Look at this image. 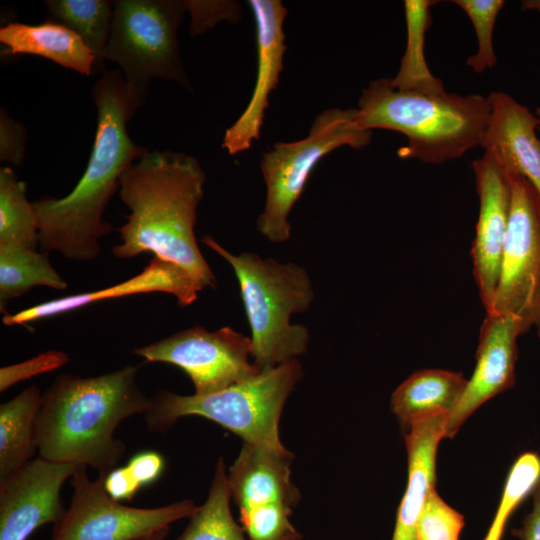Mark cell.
Here are the masks:
<instances>
[{
    "label": "cell",
    "instance_id": "cell-1",
    "mask_svg": "<svg viewBox=\"0 0 540 540\" xmlns=\"http://www.w3.org/2000/svg\"><path fill=\"white\" fill-rule=\"evenodd\" d=\"M97 127L86 169L65 197L33 202L39 219L40 247L87 262L100 252V239L112 231L105 208L120 188L122 174L149 150L128 135L127 123L142 106L119 69L104 70L92 88Z\"/></svg>",
    "mask_w": 540,
    "mask_h": 540
},
{
    "label": "cell",
    "instance_id": "cell-2",
    "mask_svg": "<svg viewBox=\"0 0 540 540\" xmlns=\"http://www.w3.org/2000/svg\"><path fill=\"white\" fill-rule=\"evenodd\" d=\"M205 173L198 160L181 152L148 151L121 176L119 196L130 213L112 253L132 258L145 252L174 263L204 288L216 278L198 247L194 228L203 198Z\"/></svg>",
    "mask_w": 540,
    "mask_h": 540
},
{
    "label": "cell",
    "instance_id": "cell-3",
    "mask_svg": "<svg viewBox=\"0 0 540 540\" xmlns=\"http://www.w3.org/2000/svg\"><path fill=\"white\" fill-rule=\"evenodd\" d=\"M131 365L95 377L59 375L42 395L35 426L39 456L57 463L85 465L106 477L125 453L114 437L118 425L151 407Z\"/></svg>",
    "mask_w": 540,
    "mask_h": 540
},
{
    "label": "cell",
    "instance_id": "cell-4",
    "mask_svg": "<svg viewBox=\"0 0 540 540\" xmlns=\"http://www.w3.org/2000/svg\"><path fill=\"white\" fill-rule=\"evenodd\" d=\"M490 109L480 94L400 90L381 78L363 90L351 126L401 133L407 144L399 158L439 165L480 146Z\"/></svg>",
    "mask_w": 540,
    "mask_h": 540
},
{
    "label": "cell",
    "instance_id": "cell-5",
    "mask_svg": "<svg viewBox=\"0 0 540 540\" xmlns=\"http://www.w3.org/2000/svg\"><path fill=\"white\" fill-rule=\"evenodd\" d=\"M202 242L231 265L240 287L251 330V357L260 370L272 369L305 353L308 329L291 324L294 313L306 311L314 292L307 271L255 253L234 255L211 236Z\"/></svg>",
    "mask_w": 540,
    "mask_h": 540
},
{
    "label": "cell",
    "instance_id": "cell-6",
    "mask_svg": "<svg viewBox=\"0 0 540 540\" xmlns=\"http://www.w3.org/2000/svg\"><path fill=\"white\" fill-rule=\"evenodd\" d=\"M301 377V363L292 359L207 395L185 396L162 390L150 398L151 407L144 418L150 431L166 432L181 417L202 416L246 443L284 451L279 420L288 396Z\"/></svg>",
    "mask_w": 540,
    "mask_h": 540
},
{
    "label": "cell",
    "instance_id": "cell-7",
    "mask_svg": "<svg viewBox=\"0 0 540 540\" xmlns=\"http://www.w3.org/2000/svg\"><path fill=\"white\" fill-rule=\"evenodd\" d=\"M185 10L184 1L177 0L114 1L104 60L119 66L141 104L154 78L189 87L177 41Z\"/></svg>",
    "mask_w": 540,
    "mask_h": 540
},
{
    "label": "cell",
    "instance_id": "cell-8",
    "mask_svg": "<svg viewBox=\"0 0 540 540\" xmlns=\"http://www.w3.org/2000/svg\"><path fill=\"white\" fill-rule=\"evenodd\" d=\"M356 108H330L314 119L309 134L298 141L278 142L260 161L267 195L263 212L257 220L259 232L269 241L289 239L288 216L301 196L317 163L342 146L362 149L369 145L372 131L351 126Z\"/></svg>",
    "mask_w": 540,
    "mask_h": 540
},
{
    "label": "cell",
    "instance_id": "cell-9",
    "mask_svg": "<svg viewBox=\"0 0 540 540\" xmlns=\"http://www.w3.org/2000/svg\"><path fill=\"white\" fill-rule=\"evenodd\" d=\"M507 175L512 193L509 225L488 312L516 316L526 333L540 327V195L524 177Z\"/></svg>",
    "mask_w": 540,
    "mask_h": 540
},
{
    "label": "cell",
    "instance_id": "cell-10",
    "mask_svg": "<svg viewBox=\"0 0 540 540\" xmlns=\"http://www.w3.org/2000/svg\"><path fill=\"white\" fill-rule=\"evenodd\" d=\"M86 467L79 465L71 476L72 500L51 540H138L189 518L198 507L191 500L158 508L123 505L105 490V477L90 480Z\"/></svg>",
    "mask_w": 540,
    "mask_h": 540
},
{
    "label": "cell",
    "instance_id": "cell-11",
    "mask_svg": "<svg viewBox=\"0 0 540 540\" xmlns=\"http://www.w3.org/2000/svg\"><path fill=\"white\" fill-rule=\"evenodd\" d=\"M132 353L179 367L192 380L196 395L224 390L262 372L249 362L251 339L228 326L216 331L193 326Z\"/></svg>",
    "mask_w": 540,
    "mask_h": 540
},
{
    "label": "cell",
    "instance_id": "cell-12",
    "mask_svg": "<svg viewBox=\"0 0 540 540\" xmlns=\"http://www.w3.org/2000/svg\"><path fill=\"white\" fill-rule=\"evenodd\" d=\"M78 466L38 456L1 479L0 540H27L38 527L57 523L66 511L62 486Z\"/></svg>",
    "mask_w": 540,
    "mask_h": 540
},
{
    "label": "cell",
    "instance_id": "cell-13",
    "mask_svg": "<svg viewBox=\"0 0 540 540\" xmlns=\"http://www.w3.org/2000/svg\"><path fill=\"white\" fill-rule=\"evenodd\" d=\"M479 214L472 242L473 274L488 312L498 286L511 208V185L496 157L484 151L472 162Z\"/></svg>",
    "mask_w": 540,
    "mask_h": 540
},
{
    "label": "cell",
    "instance_id": "cell-14",
    "mask_svg": "<svg viewBox=\"0 0 540 540\" xmlns=\"http://www.w3.org/2000/svg\"><path fill=\"white\" fill-rule=\"evenodd\" d=\"M521 334H524L523 325L516 316L486 313L480 328L473 375L448 416L444 438H453L478 407L514 385L517 339Z\"/></svg>",
    "mask_w": 540,
    "mask_h": 540
},
{
    "label": "cell",
    "instance_id": "cell-15",
    "mask_svg": "<svg viewBox=\"0 0 540 540\" xmlns=\"http://www.w3.org/2000/svg\"><path fill=\"white\" fill-rule=\"evenodd\" d=\"M256 26L257 73L250 101L226 131L222 147L234 155L248 150L260 137L269 96L279 82L286 50L283 24L287 9L280 0H249Z\"/></svg>",
    "mask_w": 540,
    "mask_h": 540
},
{
    "label": "cell",
    "instance_id": "cell-16",
    "mask_svg": "<svg viewBox=\"0 0 540 540\" xmlns=\"http://www.w3.org/2000/svg\"><path fill=\"white\" fill-rule=\"evenodd\" d=\"M201 290L203 287L199 282L183 268L154 256L139 274L126 281L96 291L49 300L14 314L5 313L2 322L6 326L26 325L107 299L156 292L175 296L179 305L185 307L197 300Z\"/></svg>",
    "mask_w": 540,
    "mask_h": 540
},
{
    "label": "cell",
    "instance_id": "cell-17",
    "mask_svg": "<svg viewBox=\"0 0 540 540\" xmlns=\"http://www.w3.org/2000/svg\"><path fill=\"white\" fill-rule=\"evenodd\" d=\"M487 97L491 109L480 147L491 152L506 173L527 179L540 195V119L506 92Z\"/></svg>",
    "mask_w": 540,
    "mask_h": 540
},
{
    "label": "cell",
    "instance_id": "cell-18",
    "mask_svg": "<svg viewBox=\"0 0 540 540\" xmlns=\"http://www.w3.org/2000/svg\"><path fill=\"white\" fill-rule=\"evenodd\" d=\"M294 455L244 442L227 474L231 499L240 513L267 504L293 508L300 493L290 479Z\"/></svg>",
    "mask_w": 540,
    "mask_h": 540
},
{
    "label": "cell",
    "instance_id": "cell-19",
    "mask_svg": "<svg viewBox=\"0 0 540 540\" xmlns=\"http://www.w3.org/2000/svg\"><path fill=\"white\" fill-rule=\"evenodd\" d=\"M449 414L415 421L405 434L408 483L397 510L392 540H417L416 529L429 493L435 489L436 453Z\"/></svg>",
    "mask_w": 540,
    "mask_h": 540
},
{
    "label": "cell",
    "instance_id": "cell-20",
    "mask_svg": "<svg viewBox=\"0 0 540 540\" xmlns=\"http://www.w3.org/2000/svg\"><path fill=\"white\" fill-rule=\"evenodd\" d=\"M0 42L4 54L37 55L82 75L94 74V53L79 35L51 18L38 25L10 22L0 28Z\"/></svg>",
    "mask_w": 540,
    "mask_h": 540
},
{
    "label": "cell",
    "instance_id": "cell-21",
    "mask_svg": "<svg viewBox=\"0 0 540 540\" xmlns=\"http://www.w3.org/2000/svg\"><path fill=\"white\" fill-rule=\"evenodd\" d=\"M467 381L460 373L425 369L412 374L391 396V409L406 430L417 420L450 413L461 399Z\"/></svg>",
    "mask_w": 540,
    "mask_h": 540
},
{
    "label": "cell",
    "instance_id": "cell-22",
    "mask_svg": "<svg viewBox=\"0 0 540 540\" xmlns=\"http://www.w3.org/2000/svg\"><path fill=\"white\" fill-rule=\"evenodd\" d=\"M42 401L31 385L0 406V480L17 471L38 452L35 426Z\"/></svg>",
    "mask_w": 540,
    "mask_h": 540
},
{
    "label": "cell",
    "instance_id": "cell-23",
    "mask_svg": "<svg viewBox=\"0 0 540 540\" xmlns=\"http://www.w3.org/2000/svg\"><path fill=\"white\" fill-rule=\"evenodd\" d=\"M436 3L438 1H404L407 45L398 73L390 78L392 87L396 89L430 92L445 90L443 82L431 74L424 56L425 33L432 23L430 8Z\"/></svg>",
    "mask_w": 540,
    "mask_h": 540
},
{
    "label": "cell",
    "instance_id": "cell-24",
    "mask_svg": "<svg viewBox=\"0 0 540 540\" xmlns=\"http://www.w3.org/2000/svg\"><path fill=\"white\" fill-rule=\"evenodd\" d=\"M64 290L67 283L49 261L48 252L12 245H0V303L27 293L32 287Z\"/></svg>",
    "mask_w": 540,
    "mask_h": 540
},
{
    "label": "cell",
    "instance_id": "cell-25",
    "mask_svg": "<svg viewBox=\"0 0 540 540\" xmlns=\"http://www.w3.org/2000/svg\"><path fill=\"white\" fill-rule=\"evenodd\" d=\"M231 494L223 458L220 457L207 500L189 517L190 521L177 540H246L244 530L230 510ZM301 534L286 540H301Z\"/></svg>",
    "mask_w": 540,
    "mask_h": 540
},
{
    "label": "cell",
    "instance_id": "cell-26",
    "mask_svg": "<svg viewBox=\"0 0 540 540\" xmlns=\"http://www.w3.org/2000/svg\"><path fill=\"white\" fill-rule=\"evenodd\" d=\"M51 19L74 31L96 57L94 74L104 71V52L108 43L114 1L46 0Z\"/></svg>",
    "mask_w": 540,
    "mask_h": 540
},
{
    "label": "cell",
    "instance_id": "cell-27",
    "mask_svg": "<svg viewBox=\"0 0 540 540\" xmlns=\"http://www.w3.org/2000/svg\"><path fill=\"white\" fill-rule=\"evenodd\" d=\"M39 219L26 197V184L9 166L0 169V245L37 250Z\"/></svg>",
    "mask_w": 540,
    "mask_h": 540
},
{
    "label": "cell",
    "instance_id": "cell-28",
    "mask_svg": "<svg viewBox=\"0 0 540 540\" xmlns=\"http://www.w3.org/2000/svg\"><path fill=\"white\" fill-rule=\"evenodd\" d=\"M539 481L540 456L534 452L523 453L508 473L497 512L484 540L502 539L509 517Z\"/></svg>",
    "mask_w": 540,
    "mask_h": 540
},
{
    "label": "cell",
    "instance_id": "cell-29",
    "mask_svg": "<svg viewBox=\"0 0 540 540\" xmlns=\"http://www.w3.org/2000/svg\"><path fill=\"white\" fill-rule=\"evenodd\" d=\"M451 2L466 13L476 32L478 49L467 58V66L478 74L494 68L497 59L493 47V30L505 1L452 0Z\"/></svg>",
    "mask_w": 540,
    "mask_h": 540
},
{
    "label": "cell",
    "instance_id": "cell-30",
    "mask_svg": "<svg viewBox=\"0 0 540 540\" xmlns=\"http://www.w3.org/2000/svg\"><path fill=\"white\" fill-rule=\"evenodd\" d=\"M292 508L267 504L240 513V522L249 540H286L300 535L289 520Z\"/></svg>",
    "mask_w": 540,
    "mask_h": 540
},
{
    "label": "cell",
    "instance_id": "cell-31",
    "mask_svg": "<svg viewBox=\"0 0 540 540\" xmlns=\"http://www.w3.org/2000/svg\"><path fill=\"white\" fill-rule=\"evenodd\" d=\"M463 527L464 516L433 489L418 520L417 540H459Z\"/></svg>",
    "mask_w": 540,
    "mask_h": 540
},
{
    "label": "cell",
    "instance_id": "cell-32",
    "mask_svg": "<svg viewBox=\"0 0 540 540\" xmlns=\"http://www.w3.org/2000/svg\"><path fill=\"white\" fill-rule=\"evenodd\" d=\"M69 362L63 351L49 350L21 363L0 369V391L4 392L19 381L56 370Z\"/></svg>",
    "mask_w": 540,
    "mask_h": 540
},
{
    "label": "cell",
    "instance_id": "cell-33",
    "mask_svg": "<svg viewBox=\"0 0 540 540\" xmlns=\"http://www.w3.org/2000/svg\"><path fill=\"white\" fill-rule=\"evenodd\" d=\"M27 132L24 126L0 110V160L9 165H21L25 157Z\"/></svg>",
    "mask_w": 540,
    "mask_h": 540
},
{
    "label": "cell",
    "instance_id": "cell-34",
    "mask_svg": "<svg viewBox=\"0 0 540 540\" xmlns=\"http://www.w3.org/2000/svg\"><path fill=\"white\" fill-rule=\"evenodd\" d=\"M186 10L192 14L191 31L198 34L226 18L229 5L224 2L184 1Z\"/></svg>",
    "mask_w": 540,
    "mask_h": 540
},
{
    "label": "cell",
    "instance_id": "cell-35",
    "mask_svg": "<svg viewBox=\"0 0 540 540\" xmlns=\"http://www.w3.org/2000/svg\"><path fill=\"white\" fill-rule=\"evenodd\" d=\"M127 467L134 479L143 487L158 479L164 469V459L156 452H142L133 456Z\"/></svg>",
    "mask_w": 540,
    "mask_h": 540
},
{
    "label": "cell",
    "instance_id": "cell-36",
    "mask_svg": "<svg viewBox=\"0 0 540 540\" xmlns=\"http://www.w3.org/2000/svg\"><path fill=\"white\" fill-rule=\"evenodd\" d=\"M105 490L113 499L131 500L141 488L127 466L110 471L104 480Z\"/></svg>",
    "mask_w": 540,
    "mask_h": 540
},
{
    "label": "cell",
    "instance_id": "cell-37",
    "mask_svg": "<svg viewBox=\"0 0 540 540\" xmlns=\"http://www.w3.org/2000/svg\"><path fill=\"white\" fill-rule=\"evenodd\" d=\"M533 507L524 518L522 527L514 531L520 540H540V481L532 491Z\"/></svg>",
    "mask_w": 540,
    "mask_h": 540
},
{
    "label": "cell",
    "instance_id": "cell-38",
    "mask_svg": "<svg viewBox=\"0 0 540 540\" xmlns=\"http://www.w3.org/2000/svg\"><path fill=\"white\" fill-rule=\"evenodd\" d=\"M169 531L170 526H167L138 540H166Z\"/></svg>",
    "mask_w": 540,
    "mask_h": 540
},
{
    "label": "cell",
    "instance_id": "cell-39",
    "mask_svg": "<svg viewBox=\"0 0 540 540\" xmlns=\"http://www.w3.org/2000/svg\"><path fill=\"white\" fill-rule=\"evenodd\" d=\"M522 10H531L540 14V0H525L522 2Z\"/></svg>",
    "mask_w": 540,
    "mask_h": 540
},
{
    "label": "cell",
    "instance_id": "cell-40",
    "mask_svg": "<svg viewBox=\"0 0 540 540\" xmlns=\"http://www.w3.org/2000/svg\"><path fill=\"white\" fill-rule=\"evenodd\" d=\"M535 115L540 119V107L536 108Z\"/></svg>",
    "mask_w": 540,
    "mask_h": 540
},
{
    "label": "cell",
    "instance_id": "cell-41",
    "mask_svg": "<svg viewBox=\"0 0 540 540\" xmlns=\"http://www.w3.org/2000/svg\"><path fill=\"white\" fill-rule=\"evenodd\" d=\"M537 336L540 339V327L537 328Z\"/></svg>",
    "mask_w": 540,
    "mask_h": 540
}]
</instances>
